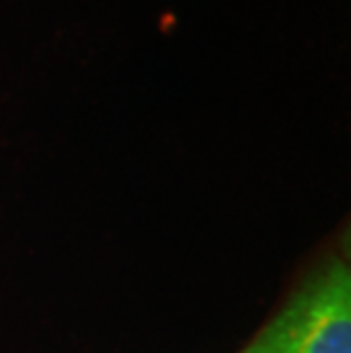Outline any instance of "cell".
<instances>
[{
    "mask_svg": "<svg viewBox=\"0 0 351 353\" xmlns=\"http://www.w3.org/2000/svg\"><path fill=\"white\" fill-rule=\"evenodd\" d=\"M240 353H351L347 258L319 260Z\"/></svg>",
    "mask_w": 351,
    "mask_h": 353,
    "instance_id": "1",
    "label": "cell"
}]
</instances>
